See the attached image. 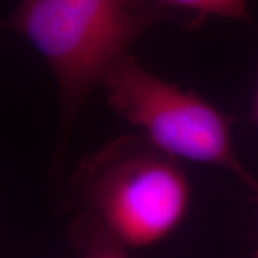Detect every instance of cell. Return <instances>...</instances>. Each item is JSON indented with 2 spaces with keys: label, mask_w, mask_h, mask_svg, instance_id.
I'll return each mask as SVG.
<instances>
[{
  "label": "cell",
  "mask_w": 258,
  "mask_h": 258,
  "mask_svg": "<svg viewBox=\"0 0 258 258\" xmlns=\"http://www.w3.org/2000/svg\"><path fill=\"white\" fill-rule=\"evenodd\" d=\"M76 181L89 215L128 248L165 240L189 205V185L176 158L145 135L111 141L79 166Z\"/></svg>",
  "instance_id": "cell-1"
},
{
  "label": "cell",
  "mask_w": 258,
  "mask_h": 258,
  "mask_svg": "<svg viewBox=\"0 0 258 258\" xmlns=\"http://www.w3.org/2000/svg\"><path fill=\"white\" fill-rule=\"evenodd\" d=\"M102 85L116 113L169 155L225 168L247 186L255 179L235 154L230 118L198 95L159 79L129 55Z\"/></svg>",
  "instance_id": "cell-3"
},
{
  "label": "cell",
  "mask_w": 258,
  "mask_h": 258,
  "mask_svg": "<svg viewBox=\"0 0 258 258\" xmlns=\"http://www.w3.org/2000/svg\"><path fill=\"white\" fill-rule=\"evenodd\" d=\"M165 13L128 0H20L9 26L45 57L68 113L75 112L128 47Z\"/></svg>",
  "instance_id": "cell-2"
},
{
  "label": "cell",
  "mask_w": 258,
  "mask_h": 258,
  "mask_svg": "<svg viewBox=\"0 0 258 258\" xmlns=\"http://www.w3.org/2000/svg\"><path fill=\"white\" fill-rule=\"evenodd\" d=\"M129 5L139 10H159L168 15L172 9L184 10L198 18H221L249 20L247 0H128Z\"/></svg>",
  "instance_id": "cell-4"
},
{
  "label": "cell",
  "mask_w": 258,
  "mask_h": 258,
  "mask_svg": "<svg viewBox=\"0 0 258 258\" xmlns=\"http://www.w3.org/2000/svg\"><path fill=\"white\" fill-rule=\"evenodd\" d=\"M251 120L258 126V82L257 89H255V95H254V101H252V108H251V115H249Z\"/></svg>",
  "instance_id": "cell-6"
},
{
  "label": "cell",
  "mask_w": 258,
  "mask_h": 258,
  "mask_svg": "<svg viewBox=\"0 0 258 258\" xmlns=\"http://www.w3.org/2000/svg\"><path fill=\"white\" fill-rule=\"evenodd\" d=\"M75 238L81 248L79 258H129L128 247L115 238L92 215L76 224Z\"/></svg>",
  "instance_id": "cell-5"
},
{
  "label": "cell",
  "mask_w": 258,
  "mask_h": 258,
  "mask_svg": "<svg viewBox=\"0 0 258 258\" xmlns=\"http://www.w3.org/2000/svg\"><path fill=\"white\" fill-rule=\"evenodd\" d=\"M248 188L252 191V195H254V200H255V203L258 205V181L257 179H254L251 184L248 185ZM254 258H258V249L255 251V254H254Z\"/></svg>",
  "instance_id": "cell-7"
}]
</instances>
